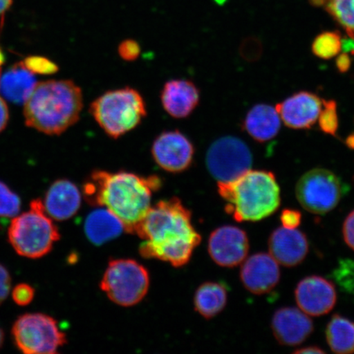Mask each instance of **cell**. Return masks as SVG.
<instances>
[{
    "instance_id": "6da1fadb",
    "label": "cell",
    "mask_w": 354,
    "mask_h": 354,
    "mask_svg": "<svg viewBox=\"0 0 354 354\" xmlns=\"http://www.w3.org/2000/svg\"><path fill=\"white\" fill-rule=\"evenodd\" d=\"M135 234L143 240L140 253L144 258L161 260L175 268L187 264L201 241L192 212L176 197L151 206Z\"/></svg>"
},
{
    "instance_id": "7a4b0ae2",
    "label": "cell",
    "mask_w": 354,
    "mask_h": 354,
    "mask_svg": "<svg viewBox=\"0 0 354 354\" xmlns=\"http://www.w3.org/2000/svg\"><path fill=\"white\" fill-rule=\"evenodd\" d=\"M162 187L157 176H140L131 172L94 171L83 185L86 201L103 207L122 221L125 231L135 234L150 207L154 192Z\"/></svg>"
},
{
    "instance_id": "3957f363",
    "label": "cell",
    "mask_w": 354,
    "mask_h": 354,
    "mask_svg": "<svg viewBox=\"0 0 354 354\" xmlns=\"http://www.w3.org/2000/svg\"><path fill=\"white\" fill-rule=\"evenodd\" d=\"M82 109V91L76 83L70 80L39 82L24 104L26 125L59 136L77 122Z\"/></svg>"
},
{
    "instance_id": "277c9868",
    "label": "cell",
    "mask_w": 354,
    "mask_h": 354,
    "mask_svg": "<svg viewBox=\"0 0 354 354\" xmlns=\"http://www.w3.org/2000/svg\"><path fill=\"white\" fill-rule=\"evenodd\" d=\"M218 184V193L227 202L225 212L239 223L267 218L280 207V187L271 171L250 170L230 183Z\"/></svg>"
},
{
    "instance_id": "5b68a950",
    "label": "cell",
    "mask_w": 354,
    "mask_h": 354,
    "mask_svg": "<svg viewBox=\"0 0 354 354\" xmlns=\"http://www.w3.org/2000/svg\"><path fill=\"white\" fill-rule=\"evenodd\" d=\"M90 113L110 138H120L138 127L147 115L139 91L131 87L105 92L92 102Z\"/></svg>"
},
{
    "instance_id": "8992f818",
    "label": "cell",
    "mask_w": 354,
    "mask_h": 354,
    "mask_svg": "<svg viewBox=\"0 0 354 354\" xmlns=\"http://www.w3.org/2000/svg\"><path fill=\"white\" fill-rule=\"evenodd\" d=\"M8 234L17 254L33 259L50 253L60 239L59 229L47 214L41 199H35L28 212L13 218Z\"/></svg>"
},
{
    "instance_id": "52a82bcc",
    "label": "cell",
    "mask_w": 354,
    "mask_h": 354,
    "mask_svg": "<svg viewBox=\"0 0 354 354\" xmlns=\"http://www.w3.org/2000/svg\"><path fill=\"white\" fill-rule=\"evenodd\" d=\"M149 275L144 266L132 259L111 261L100 283L101 290L122 307L139 304L147 295Z\"/></svg>"
},
{
    "instance_id": "ba28073f",
    "label": "cell",
    "mask_w": 354,
    "mask_h": 354,
    "mask_svg": "<svg viewBox=\"0 0 354 354\" xmlns=\"http://www.w3.org/2000/svg\"><path fill=\"white\" fill-rule=\"evenodd\" d=\"M12 334L16 346L26 354H54L66 343L55 318L42 313H26L17 318Z\"/></svg>"
},
{
    "instance_id": "9c48e42d",
    "label": "cell",
    "mask_w": 354,
    "mask_h": 354,
    "mask_svg": "<svg viewBox=\"0 0 354 354\" xmlns=\"http://www.w3.org/2000/svg\"><path fill=\"white\" fill-rule=\"evenodd\" d=\"M344 189L342 181L330 170L316 168L301 176L295 187L296 197L305 210L326 214L339 205Z\"/></svg>"
},
{
    "instance_id": "30bf717a",
    "label": "cell",
    "mask_w": 354,
    "mask_h": 354,
    "mask_svg": "<svg viewBox=\"0 0 354 354\" xmlns=\"http://www.w3.org/2000/svg\"><path fill=\"white\" fill-rule=\"evenodd\" d=\"M253 163L250 149L237 137L225 136L212 143L206 165L218 183H230L250 171Z\"/></svg>"
},
{
    "instance_id": "8fae6325",
    "label": "cell",
    "mask_w": 354,
    "mask_h": 354,
    "mask_svg": "<svg viewBox=\"0 0 354 354\" xmlns=\"http://www.w3.org/2000/svg\"><path fill=\"white\" fill-rule=\"evenodd\" d=\"M151 153L153 160L162 169L180 174L192 166L194 147L183 133L178 130L167 131L154 140Z\"/></svg>"
},
{
    "instance_id": "7c38bea8",
    "label": "cell",
    "mask_w": 354,
    "mask_h": 354,
    "mask_svg": "<svg viewBox=\"0 0 354 354\" xmlns=\"http://www.w3.org/2000/svg\"><path fill=\"white\" fill-rule=\"evenodd\" d=\"M207 250L216 264L234 268L241 264L249 254V238L241 228L224 225L211 234Z\"/></svg>"
},
{
    "instance_id": "4fadbf2b",
    "label": "cell",
    "mask_w": 354,
    "mask_h": 354,
    "mask_svg": "<svg viewBox=\"0 0 354 354\" xmlns=\"http://www.w3.org/2000/svg\"><path fill=\"white\" fill-rule=\"evenodd\" d=\"M295 299L299 309L308 316L320 317L334 308L337 294L333 283L321 277L311 276L299 283Z\"/></svg>"
},
{
    "instance_id": "5bb4252c",
    "label": "cell",
    "mask_w": 354,
    "mask_h": 354,
    "mask_svg": "<svg viewBox=\"0 0 354 354\" xmlns=\"http://www.w3.org/2000/svg\"><path fill=\"white\" fill-rule=\"evenodd\" d=\"M243 263L241 279L243 286L250 293L258 295L267 294L280 281V268L271 254H256Z\"/></svg>"
},
{
    "instance_id": "9a60e30c",
    "label": "cell",
    "mask_w": 354,
    "mask_h": 354,
    "mask_svg": "<svg viewBox=\"0 0 354 354\" xmlns=\"http://www.w3.org/2000/svg\"><path fill=\"white\" fill-rule=\"evenodd\" d=\"M322 109V100L313 93L300 91L277 105L279 116L292 129H309L315 124Z\"/></svg>"
},
{
    "instance_id": "2e32d148",
    "label": "cell",
    "mask_w": 354,
    "mask_h": 354,
    "mask_svg": "<svg viewBox=\"0 0 354 354\" xmlns=\"http://www.w3.org/2000/svg\"><path fill=\"white\" fill-rule=\"evenodd\" d=\"M272 329L277 342L286 346H296L306 340L313 333L311 318L302 310L282 308L274 313Z\"/></svg>"
},
{
    "instance_id": "e0dca14e",
    "label": "cell",
    "mask_w": 354,
    "mask_h": 354,
    "mask_svg": "<svg viewBox=\"0 0 354 354\" xmlns=\"http://www.w3.org/2000/svg\"><path fill=\"white\" fill-rule=\"evenodd\" d=\"M268 247L273 259L287 268L302 263L308 253L307 237L297 229L277 228L270 236Z\"/></svg>"
},
{
    "instance_id": "ac0fdd59",
    "label": "cell",
    "mask_w": 354,
    "mask_h": 354,
    "mask_svg": "<svg viewBox=\"0 0 354 354\" xmlns=\"http://www.w3.org/2000/svg\"><path fill=\"white\" fill-rule=\"evenodd\" d=\"M160 98L163 109L171 117L183 119L198 107L201 92L189 80H170L163 86Z\"/></svg>"
},
{
    "instance_id": "d6986e66",
    "label": "cell",
    "mask_w": 354,
    "mask_h": 354,
    "mask_svg": "<svg viewBox=\"0 0 354 354\" xmlns=\"http://www.w3.org/2000/svg\"><path fill=\"white\" fill-rule=\"evenodd\" d=\"M44 205L51 218L68 220L76 215L81 207V192L72 181L57 180L48 188Z\"/></svg>"
},
{
    "instance_id": "ffe728a7",
    "label": "cell",
    "mask_w": 354,
    "mask_h": 354,
    "mask_svg": "<svg viewBox=\"0 0 354 354\" xmlns=\"http://www.w3.org/2000/svg\"><path fill=\"white\" fill-rule=\"evenodd\" d=\"M37 84L35 74L19 62L0 73V95L11 103L25 104Z\"/></svg>"
},
{
    "instance_id": "44dd1931",
    "label": "cell",
    "mask_w": 354,
    "mask_h": 354,
    "mask_svg": "<svg viewBox=\"0 0 354 354\" xmlns=\"http://www.w3.org/2000/svg\"><path fill=\"white\" fill-rule=\"evenodd\" d=\"M243 129L258 142H267L275 138L280 131L281 118L272 106L258 104L247 113Z\"/></svg>"
},
{
    "instance_id": "7402d4cb",
    "label": "cell",
    "mask_w": 354,
    "mask_h": 354,
    "mask_svg": "<svg viewBox=\"0 0 354 354\" xmlns=\"http://www.w3.org/2000/svg\"><path fill=\"white\" fill-rule=\"evenodd\" d=\"M123 231L125 227L120 219L105 207L91 212L85 221L86 236L96 245L113 240Z\"/></svg>"
},
{
    "instance_id": "603a6c76",
    "label": "cell",
    "mask_w": 354,
    "mask_h": 354,
    "mask_svg": "<svg viewBox=\"0 0 354 354\" xmlns=\"http://www.w3.org/2000/svg\"><path fill=\"white\" fill-rule=\"evenodd\" d=\"M227 303V291L221 283H205L198 288L194 295V308L206 319H211L218 315L225 308Z\"/></svg>"
},
{
    "instance_id": "cb8c5ba5",
    "label": "cell",
    "mask_w": 354,
    "mask_h": 354,
    "mask_svg": "<svg viewBox=\"0 0 354 354\" xmlns=\"http://www.w3.org/2000/svg\"><path fill=\"white\" fill-rule=\"evenodd\" d=\"M326 342L332 352L338 354L354 353V322L335 314L326 330Z\"/></svg>"
},
{
    "instance_id": "d4e9b609",
    "label": "cell",
    "mask_w": 354,
    "mask_h": 354,
    "mask_svg": "<svg viewBox=\"0 0 354 354\" xmlns=\"http://www.w3.org/2000/svg\"><path fill=\"white\" fill-rule=\"evenodd\" d=\"M313 6H322L354 39V0H310Z\"/></svg>"
},
{
    "instance_id": "484cf974",
    "label": "cell",
    "mask_w": 354,
    "mask_h": 354,
    "mask_svg": "<svg viewBox=\"0 0 354 354\" xmlns=\"http://www.w3.org/2000/svg\"><path fill=\"white\" fill-rule=\"evenodd\" d=\"M342 38L339 32H325L314 39L312 44L313 55L321 59L329 60L338 56L342 50Z\"/></svg>"
},
{
    "instance_id": "4316f807",
    "label": "cell",
    "mask_w": 354,
    "mask_h": 354,
    "mask_svg": "<svg viewBox=\"0 0 354 354\" xmlns=\"http://www.w3.org/2000/svg\"><path fill=\"white\" fill-rule=\"evenodd\" d=\"M322 131L325 134L335 136L339 127L337 104L334 100H322V109L318 118Z\"/></svg>"
},
{
    "instance_id": "83f0119b",
    "label": "cell",
    "mask_w": 354,
    "mask_h": 354,
    "mask_svg": "<svg viewBox=\"0 0 354 354\" xmlns=\"http://www.w3.org/2000/svg\"><path fill=\"white\" fill-rule=\"evenodd\" d=\"M21 198L12 192L3 181H0V216L15 218L21 209Z\"/></svg>"
},
{
    "instance_id": "f1b7e54d",
    "label": "cell",
    "mask_w": 354,
    "mask_h": 354,
    "mask_svg": "<svg viewBox=\"0 0 354 354\" xmlns=\"http://www.w3.org/2000/svg\"><path fill=\"white\" fill-rule=\"evenodd\" d=\"M22 63L26 69L34 74L53 75L59 70L55 62L43 56H29Z\"/></svg>"
},
{
    "instance_id": "f546056e",
    "label": "cell",
    "mask_w": 354,
    "mask_h": 354,
    "mask_svg": "<svg viewBox=\"0 0 354 354\" xmlns=\"http://www.w3.org/2000/svg\"><path fill=\"white\" fill-rule=\"evenodd\" d=\"M12 299L20 306H26L32 302L35 297L34 288L25 283L17 285L12 290Z\"/></svg>"
},
{
    "instance_id": "4dcf8cb0",
    "label": "cell",
    "mask_w": 354,
    "mask_h": 354,
    "mask_svg": "<svg viewBox=\"0 0 354 354\" xmlns=\"http://www.w3.org/2000/svg\"><path fill=\"white\" fill-rule=\"evenodd\" d=\"M141 48L134 39H125L118 46V55L123 60L133 62L138 59Z\"/></svg>"
},
{
    "instance_id": "1f68e13d",
    "label": "cell",
    "mask_w": 354,
    "mask_h": 354,
    "mask_svg": "<svg viewBox=\"0 0 354 354\" xmlns=\"http://www.w3.org/2000/svg\"><path fill=\"white\" fill-rule=\"evenodd\" d=\"M301 219H302V216L297 210L286 209L281 212V221L283 227L297 229L301 223Z\"/></svg>"
},
{
    "instance_id": "d6a6232c",
    "label": "cell",
    "mask_w": 354,
    "mask_h": 354,
    "mask_svg": "<svg viewBox=\"0 0 354 354\" xmlns=\"http://www.w3.org/2000/svg\"><path fill=\"white\" fill-rule=\"evenodd\" d=\"M11 290V277L8 270L0 264V304L8 298Z\"/></svg>"
},
{
    "instance_id": "836d02e7",
    "label": "cell",
    "mask_w": 354,
    "mask_h": 354,
    "mask_svg": "<svg viewBox=\"0 0 354 354\" xmlns=\"http://www.w3.org/2000/svg\"><path fill=\"white\" fill-rule=\"evenodd\" d=\"M343 236L346 245L354 251V210L344 221Z\"/></svg>"
},
{
    "instance_id": "e575fe53",
    "label": "cell",
    "mask_w": 354,
    "mask_h": 354,
    "mask_svg": "<svg viewBox=\"0 0 354 354\" xmlns=\"http://www.w3.org/2000/svg\"><path fill=\"white\" fill-rule=\"evenodd\" d=\"M10 120V110L6 100L0 95V133L6 129Z\"/></svg>"
},
{
    "instance_id": "d590c367",
    "label": "cell",
    "mask_w": 354,
    "mask_h": 354,
    "mask_svg": "<svg viewBox=\"0 0 354 354\" xmlns=\"http://www.w3.org/2000/svg\"><path fill=\"white\" fill-rule=\"evenodd\" d=\"M351 66V59L348 53L339 55L336 59V68H338L339 73H347Z\"/></svg>"
},
{
    "instance_id": "8d00e7d4",
    "label": "cell",
    "mask_w": 354,
    "mask_h": 354,
    "mask_svg": "<svg viewBox=\"0 0 354 354\" xmlns=\"http://www.w3.org/2000/svg\"><path fill=\"white\" fill-rule=\"evenodd\" d=\"M13 0H0V19H3L4 15L10 10Z\"/></svg>"
},
{
    "instance_id": "74e56055",
    "label": "cell",
    "mask_w": 354,
    "mask_h": 354,
    "mask_svg": "<svg viewBox=\"0 0 354 354\" xmlns=\"http://www.w3.org/2000/svg\"><path fill=\"white\" fill-rule=\"evenodd\" d=\"M294 353L296 354H304V353H325L322 348L317 346H308L304 348H299L298 351H295Z\"/></svg>"
},
{
    "instance_id": "f35d334b",
    "label": "cell",
    "mask_w": 354,
    "mask_h": 354,
    "mask_svg": "<svg viewBox=\"0 0 354 354\" xmlns=\"http://www.w3.org/2000/svg\"><path fill=\"white\" fill-rule=\"evenodd\" d=\"M6 55H4L1 47H0V66H2L3 64L6 63Z\"/></svg>"
},
{
    "instance_id": "ab89813d",
    "label": "cell",
    "mask_w": 354,
    "mask_h": 354,
    "mask_svg": "<svg viewBox=\"0 0 354 354\" xmlns=\"http://www.w3.org/2000/svg\"><path fill=\"white\" fill-rule=\"evenodd\" d=\"M3 342H4V334H3V331L1 328H0V348L2 347V345L3 344Z\"/></svg>"
},
{
    "instance_id": "60d3db41",
    "label": "cell",
    "mask_w": 354,
    "mask_h": 354,
    "mask_svg": "<svg viewBox=\"0 0 354 354\" xmlns=\"http://www.w3.org/2000/svg\"><path fill=\"white\" fill-rule=\"evenodd\" d=\"M214 1L218 4V6H223L227 0H214Z\"/></svg>"
}]
</instances>
